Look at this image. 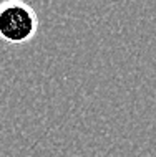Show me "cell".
Listing matches in <instances>:
<instances>
[{
    "label": "cell",
    "mask_w": 156,
    "mask_h": 157,
    "mask_svg": "<svg viewBox=\"0 0 156 157\" xmlns=\"http://www.w3.org/2000/svg\"><path fill=\"white\" fill-rule=\"evenodd\" d=\"M38 32V17L28 3L8 0L0 3V40L8 45L28 43Z\"/></svg>",
    "instance_id": "6da1fadb"
}]
</instances>
